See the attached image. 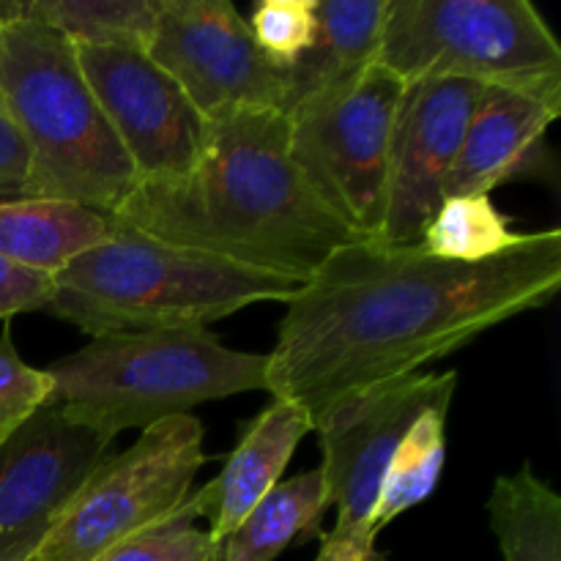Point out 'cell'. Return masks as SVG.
<instances>
[{
    "label": "cell",
    "mask_w": 561,
    "mask_h": 561,
    "mask_svg": "<svg viewBox=\"0 0 561 561\" xmlns=\"http://www.w3.org/2000/svg\"><path fill=\"white\" fill-rule=\"evenodd\" d=\"M561 285V230L526 233L482 263L442 261L416 247L362 239L334 250L285 305L268 354V392L312 427L343 400L422 373L540 310Z\"/></svg>",
    "instance_id": "1"
},
{
    "label": "cell",
    "mask_w": 561,
    "mask_h": 561,
    "mask_svg": "<svg viewBox=\"0 0 561 561\" xmlns=\"http://www.w3.org/2000/svg\"><path fill=\"white\" fill-rule=\"evenodd\" d=\"M164 244L307 283L334 250L362 241L290 162L288 118L239 110L206 121L195 168L140 181L113 214Z\"/></svg>",
    "instance_id": "2"
},
{
    "label": "cell",
    "mask_w": 561,
    "mask_h": 561,
    "mask_svg": "<svg viewBox=\"0 0 561 561\" xmlns=\"http://www.w3.org/2000/svg\"><path fill=\"white\" fill-rule=\"evenodd\" d=\"M118 222V219H115ZM49 316L91 337L153 329H206L261 301L288 305L299 279L164 244L126 228L53 274Z\"/></svg>",
    "instance_id": "3"
},
{
    "label": "cell",
    "mask_w": 561,
    "mask_h": 561,
    "mask_svg": "<svg viewBox=\"0 0 561 561\" xmlns=\"http://www.w3.org/2000/svg\"><path fill=\"white\" fill-rule=\"evenodd\" d=\"M0 104L31 157L25 197L113 217L140 184L60 33L31 20L0 25Z\"/></svg>",
    "instance_id": "4"
},
{
    "label": "cell",
    "mask_w": 561,
    "mask_h": 561,
    "mask_svg": "<svg viewBox=\"0 0 561 561\" xmlns=\"http://www.w3.org/2000/svg\"><path fill=\"white\" fill-rule=\"evenodd\" d=\"M44 373L47 405L104 438L148 431L211 400L268 392V354L228 348L208 329L102 334Z\"/></svg>",
    "instance_id": "5"
},
{
    "label": "cell",
    "mask_w": 561,
    "mask_h": 561,
    "mask_svg": "<svg viewBox=\"0 0 561 561\" xmlns=\"http://www.w3.org/2000/svg\"><path fill=\"white\" fill-rule=\"evenodd\" d=\"M378 64L405 85L561 80V44L529 0H389Z\"/></svg>",
    "instance_id": "6"
},
{
    "label": "cell",
    "mask_w": 561,
    "mask_h": 561,
    "mask_svg": "<svg viewBox=\"0 0 561 561\" xmlns=\"http://www.w3.org/2000/svg\"><path fill=\"white\" fill-rule=\"evenodd\" d=\"M405 82L381 64L290 110L288 151L312 195L359 239H378Z\"/></svg>",
    "instance_id": "7"
},
{
    "label": "cell",
    "mask_w": 561,
    "mask_h": 561,
    "mask_svg": "<svg viewBox=\"0 0 561 561\" xmlns=\"http://www.w3.org/2000/svg\"><path fill=\"white\" fill-rule=\"evenodd\" d=\"M206 463L203 425L190 414L140 431L82 482L31 561H96L110 548L173 518Z\"/></svg>",
    "instance_id": "8"
},
{
    "label": "cell",
    "mask_w": 561,
    "mask_h": 561,
    "mask_svg": "<svg viewBox=\"0 0 561 561\" xmlns=\"http://www.w3.org/2000/svg\"><path fill=\"white\" fill-rule=\"evenodd\" d=\"M146 55L206 121L239 110L283 113L288 71L261 53L244 16L225 0H159Z\"/></svg>",
    "instance_id": "9"
},
{
    "label": "cell",
    "mask_w": 561,
    "mask_h": 561,
    "mask_svg": "<svg viewBox=\"0 0 561 561\" xmlns=\"http://www.w3.org/2000/svg\"><path fill=\"white\" fill-rule=\"evenodd\" d=\"M455 389V370L411 373L343 400L312 427L321 436L329 504L337 507L329 535L370 537V515L394 447L425 411L449 409Z\"/></svg>",
    "instance_id": "10"
},
{
    "label": "cell",
    "mask_w": 561,
    "mask_h": 561,
    "mask_svg": "<svg viewBox=\"0 0 561 561\" xmlns=\"http://www.w3.org/2000/svg\"><path fill=\"white\" fill-rule=\"evenodd\" d=\"M77 64L140 181L184 175L206 140V118L137 47H75Z\"/></svg>",
    "instance_id": "11"
},
{
    "label": "cell",
    "mask_w": 561,
    "mask_h": 561,
    "mask_svg": "<svg viewBox=\"0 0 561 561\" xmlns=\"http://www.w3.org/2000/svg\"><path fill=\"white\" fill-rule=\"evenodd\" d=\"M113 438L44 405L0 447V561H31Z\"/></svg>",
    "instance_id": "12"
},
{
    "label": "cell",
    "mask_w": 561,
    "mask_h": 561,
    "mask_svg": "<svg viewBox=\"0 0 561 561\" xmlns=\"http://www.w3.org/2000/svg\"><path fill=\"white\" fill-rule=\"evenodd\" d=\"M480 82L420 80L405 85L389 151L378 241L416 247L444 203L449 170L480 102Z\"/></svg>",
    "instance_id": "13"
},
{
    "label": "cell",
    "mask_w": 561,
    "mask_h": 561,
    "mask_svg": "<svg viewBox=\"0 0 561 561\" xmlns=\"http://www.w3.org/2000/svg\"><path fill=\"white\" fill-rule=\"evenodd\" d=\"M559 115L561 80L482 85L444 197L491 195L510 181L553 179L557 162L548 146V129Z\"/></svg>",
    "instance_id": "14"
},
{
    "label": "cell",
    "mask_w": 561,
    "mask_h": 561,
    "mask_svg": "<svg viewBox=\"0 0 561 561\" xmlns=\"http://www.w3.org/2000/svg\"><path fill=\"white\" fill-rule=\"evenodd\" d=\"M310 431V416L290 400L274 398L272 405L255 416L225 460L222 474L201 488L206 499V518L211 520L208 537L214 546H219L244 520V515L274 485H279L285 466Z\"/></svg>",
    "instance_id": "15"
},
{
    "label": "cell",
    "mask_w": 561,
    "mask_h": 561,
    "mask_svg": "<svg viewBox=\"0 0 561 561\" xmlns=\"http://www.w3.org/2000/svg\"><path fill=\"white\" fill-rule=\"evenodd\" d=\"M389 0H318L316 42L288 71L283 115L378 64Z\"/></svg>",
    "instance_id": "16"
},
{
    "label": "cell",
    "mask_w": 561,
    "mask_h": 561,
    "mask_svg": "<svg viewBox=\"0 0 561 561\" xmlns=\"http://www.w3.org/2000/svg\"><path fill=\"white\" fill-rule=\"evenodd\" d=\"M115 217L66 201H0V255L42 274H58L75 257L104 244Z\"/></svg>",
    "instance_id": "17"
},
{
    "label": "cell",
    "mask_w": 561,
    "mask_h": 561,
    "mask_svg": "<svg viewBox=\"0 0 561 561\" xmlns=\"http://www.w3.org/2000/svg\"><path fill=\"white\" fill-rule=\"evenodd\" d=\"M329 491L321 466L274 485L219 542V561H274L296 540L321 535Z\"/></svg>",
    "instance_id": "18"
},
{
    "label": "cell",
    "mask_w": 561,
    "mask_h": 561,
    "mask_svg": "<svg viewBox=\"0 0 561 561\" xmlns=\"http://www.w3.org/2000/svg\"><path fill=\"white\" fill-rule=\"evenodd\" d=\"M159 0H0V25L31 20L75 47L146 49Z\"/></svg>",
    "instance_id": "19"
},
{
    "label": "cell",
    "mask_w": 561,
    "mask_h": 561,
    "mask_svg": "<svg viewBox=\"0 0 561 561\" xmlns=\"http://www.w3.org/2000/svg\"><path fill=\"white\" fill-rule=\"evenodd\" d=\"M488 513L504 561H561V496L531 463L496 477Z\"/></svg>",
    "instance_id": "20"
},
{
    "label": "cell",
    "mask_w": 561,
    "mask_h": 561,
    "mask_svg": "<svg viewBox=\"0 0 561 561\" xmlns=\"http://www.w3.org/2000/svg\"><path fill=\"white\" fill-rule=\"evenodd\" d=\"M447 414L449 409L444 405L425 411L394 447L370 515L373 540L394 518L420 507L436 493L447 460Z\"/></svg>",
    "instance_id": "21"
},
{
    "label": "cell",
    "mask_w": 561,
    "mask_h": 561,
    "mask_svg": "<svg viewBox=\"0 0 561 561\" xmlns=\"http://www.w3.org/2000/svg\"><path fill=\"white\" fill-rule=\"evenodd\" d=\"M526 233L510 228V217L496 208L491 195L444 197L427 222L420 247L442 261L482 263L518 247Z\"/></svg>",
    "instance_id": "22"
},
{
    "label": "cell",
    "mask_w": 561,
    "mask_h": 561,
    "mask_svg": "<svg viewBox=\"0 0 561 561\" xmlns=\"http://www.w3.org/2000/svg\"><path fill=\"white\" fill-rule=\"evenodd\" d=\"M203 518H206V499L203 491H192L190 502L173 518L110 548L96 561H203L217 548L208 531L197 526Z\"/></svg>",
    "instance_id": "23"
},
{
    "label": "cell",
    "mask_w": 561,
    "mask_h": 561,
    "mask_svg": "<svg viewBox=\"0 0 561 561\" xmlns=\"http://www.w3.org/2000/svg\"><path fill=\"white\" fill-rule=\"evenodd\" d=\"M318 0H263L250 16V31L261 53L290 71L316 42Z\"/></svg>",
    "instance_id": "24"
},
{
    "label": "cell",
    "mask_w": 561,
    "mask_h": 561,
    "mask_svg": "<svg viewBox=\"0 0 561 561\" xmlns=\"http://www.w3.org/2000/svg\"><path fill=\"white\" fill-rule=\"evenodd\" d=\"M49 400V376L27 365L11 334V321L0 332V447L31 422Z\"/></svg>",
    "instance_id": "25"
},
{
    "label": "cell",
    "mask_w": 561,
    "mask_h": 561,
    "mask_svg": "<svg viewBox=\"0 0 561 561\" xmlns=\"http://www.w3.org/2000/svg\"><path fill=\"white\" fill-rule=\"evenodd\" d=\"M55 283L49 274L33 272L0 255V321H11L14 316L47 310L53 301Z\"/></svg>",
    "instance_id": "26"
},
{
    "label": "cell",
    "mask_w": 561,
    "mask_h": 561,
    "mask_svg": "<svg viewBox=\"0 0 561 561\" xmlns=\"http://www.w3.org/2000/svg\"><path fill=\"white\" fill-rule=\"evenodd\" d=\"M27 170H31V157L25 140L0 104V201L25 197Z\"/></svg>",
    "instance_id": "27"
},
{
    "label": "cell",
    "mask_w": 561,
    "mask_h": 561,
    "mask_svg": "<svg viewBox=\"0 0 561 561\" xmlns=\"http://www.w3.org/2000/svg\"><path fill=\"white\" fill-rule=\"evenodd\" d=\"M316 561H389L370 537H321V551Z\"/></svg>",
    "instance_id": "28"
},
{
    "label": "cell",
    "mask_w": 561,
    "mask_h": 561,
    "mask_svg": "<svg viewBox=\"0 0 561 561\" xmlns=\"http://www.w3.org/2000/svg\"><path fill=\"white\" fill-rule=\"evenodd\" d=\"M203 561H219V548H214V551H211V553H208V557H206V559H203Z\"/></svg>",
    "instance_id": "29"
}]
</instances>
